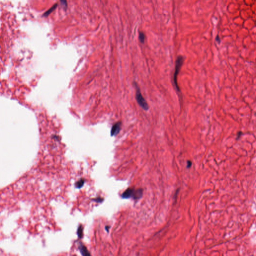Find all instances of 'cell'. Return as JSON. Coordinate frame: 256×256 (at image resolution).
<instances>
[{
	"instance_id": "obj_5",
	"label": "cell",
	"mask_w": 256,
	"mask_h": 256,
	"mask_svg": "<svg viewBox=\"0 0 256 256\" xmlns=\"http://www.w3.org/2000/svg\"><path fill=\"white\" fill-rule=\"evenodd\" d=\"M121 129V122H118L116 124H115L111 130V135L112 136H115L117 135L120 132V130Z\"/></svg>"
},
{
	"instance_id": "obj_6",
	"label": "cell",
	"mask_w": 256,
	"mask_h": 256,
	"mask_svg": "<svg viewBox=\"0 0 256 256\" xmlns=\"http://www.w3.org/2000/svg\"><path fill=\"white\" fill-rule=\"evenodd\" d=\"M83 230H84V228H83V226L82 225L80 224L78 228V229H77V236L79 238V239H82L83 237V236H84V233H83Z\"/></svg>"
},
{
	"instance_id": "obj_2",
	"label": "cell",
	"mask_w": 256,
	"mask_h": 256,
	"mask_svg": "<svg viewBox=\"0 0 256 256\" xmlns=\"http://www.w3.org/2000/svg\"><path fill=\"white\" fill-rule=\"evenodd\" d=\"M142 195L143 190L142 189L136 190L134 189L129 188L123 193L122 196L124 199L133 198L135 200H137L142 197Z\"/></svg>"
},
{
	"instance_id": "obj_8",
	"label": "cell",
	"mask_w": 256,
	"mask_h": 256,
	"mask_svg": "<svg viewBox=\"0 0 256 256\" xmlns=\"http://www.w3.org/2000/svg\"><path fill=\"white\" fill-rule=\"evenodd\" d=\"M145 35L143 32H139V39L140 42L142 43H144L145 41Z\"/></svg>"
},
{
	"instance_id": "obj_4",
	"label": "cell",
	"mask_w": 256,
	"mask_h": 256,
	"mask_svg": "<svg viewBox=\"0 0 256 256\" xmlns=\"http://www.w3.org/2000/svg\"><path fill=\"white\" fill-rule=\"evenodd\" d=\"M78 249L82 256H91V255L86 246L81 242H79Z\"/></svg>"
},
{
	"instance_id": "obj_3",
	"label": "cell",
	"mask_w": 256,
	"mask_h": 256,
	"mask_svg": "<svg viewBox=\"0 0 256 256\" xmlns=\"http://www.w3.org/2000/svg\"><path fill=\"white\" fill-rule=\"evenodd\" d=\"M134 85L136 88V99L138 103L139 106L143 109L144 110H148L149 109V106L146 101L142 95L139 86L135 82L134 83Z\"/></svg>"
},
{
	"instance_id": "obj_7",
	"label": "cell",
	"mask_w": 256,
	"mask_h": 256,
	"mask_svg": "<svg viewBox=\"0 0 256 256\" xmlns=\"http://www.w3.org/2000/svg\"><path fill=\"white\" fill-rule=\"evenodd\" d=\"M57 6H58V4H55L52 7V8H50L49 10L46 11V12H45V13L43 14V16H44V17H47V16H48V15H50V14H51V13L53 11H54V10L56 9V8H57Z\"/></svg>"
},
{
	"instance_id": "obj_9",
	"label": "cell",
	"mask_w": 256,
	"mask_h": 256,
	"mask_svg": "<svg viewBox=\"0 0 256 256\" xmlns=\"http://www.w3.org/2000/svg\"><path fill=\"white\" fill-rule=\"evenodd\" d=\"M191 164H192V163H191V162H190V161H189V162H188V165H187V166H188V167H189H189H190L191 166Z\"/></svg>"
},
{
	"instance_id": "obj_10",
	"label": "cell",
	"mask_w": 256,
	"mask_h": 256,
	"mask_svg": "<svg viewBox=\"0 0 256 256\" xmlns=\"http://www.w3.org/2000/svg\"><path fill=\"white\" fill-rule=\"evenodd\" d=\"M105 229H106V230L108 232H109V229H110V227H109V226H106V227H105Z\"/></svg>"
},
{
	"instance_id": "obj_1",
	"label": "cell",
	"mask_w": 256,
	"mask_h": 256,
	"mask_svg": "<svg viewBox=\"0 0 256 256\" xmlns=\"http://www.w3.org/2000/svg\"><path fill=\"white\" fill-rule=\"evenodd\" d=\"M184 58L183 56H179L177 57V59L176 61V64H175V72L173 75V81H174V86L175 88V89L176 91L178 92H180V87L178 85V76L180 73L181 68L182 66L184 63Z\"/></svg>"
}]
</instances>
